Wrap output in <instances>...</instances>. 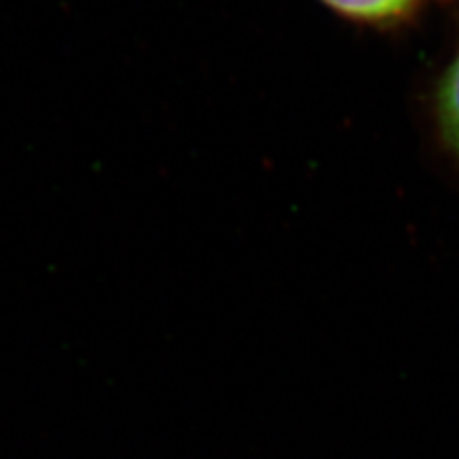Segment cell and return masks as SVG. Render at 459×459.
Here are the masks:
<instances>
[{
    "label": "cell",
    "mask_w": 459,
    "mask_h": 459,
    "mask_svg": "<svg viewBox=\"0 0 459 459\" xmlns=\"http://www.w3.org/2000/svg\"><path fill=\"white\" fill-rule=\"evenodd\" d=\"M341 16L356 22H385L406 13L415 0H322Z\"/></svg>",
    "instance_id": "obj_1"
},
{
    "label": "cell",
    "mask_w": 459,
    "mask_h": 459,
    "mask_svg": "<svg viewBox=\"0 0 459 459\" xmlns=\"http://www.w3.org/2000/svg\"><path fill=\"white\" fill-rule=\"evenodd\" d=\"M438 113L444 136L459 153V52L440 84Z\"/></svg>",
    "instance_id": "obj_2"
}]
</instances>
